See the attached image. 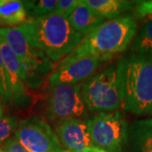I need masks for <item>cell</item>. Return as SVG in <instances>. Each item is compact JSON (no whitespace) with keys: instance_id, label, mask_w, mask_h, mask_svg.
Masks as SVG:
<instances>
[{"instance_id":"1","label":"cell","mask_w":152,"mask_h":152,"mask_svg":"<svg viewBox=\"0 0 152 152\" xmlns=\"http://www.w3.org/2000/svg\"><path fill=\"white\" fill-rule=\"evenodd\" d=\"M136 33L137 23L130 15L107 20L82 38L75 50L61 60L58 66L91 56L97 57L103 62L109 61L129 48Z\"/></svg>"},{"instance_id":"2","label":"cell","mask_w":152,"mask_h":152,"mask_svg":"<svg viewBox=\"0 0 152 152\" xmlns=\"http://www.w3.org/2000/svg\"><path fill=\"white\" fill-rule=\"evenodd\" d=\"M19 26L29 42L42 51L53 63L61 61L73 52L83 38L67 18L57 13L27 18Z\"/></svg>"},{"instance_id":"3","label":"cell","mask_w":152,"mask_h":152,"mask_svg":"<svg viewBox=\"0 0 152 152\" xmlns=\"http://www.w3.org/2000/svg\"><path fill=\"white\" fill-rule=\"evenodd\" d=\"M118 66L121 109L138 116L152 114V57L130 53Z\"/></svg>"},{"instance_id":"4","label":"cell","mask_w":152,"mask_h":152,"mask_svg":"<svg viewBox=\"0 0 152 152\" xmlns=\"http://www.w3.org/2000/svg\"><path fill=\"white\" fill-rule=\"evenodd\" d=\"M0 37L17 56L26 86L37 89L42 86L54 69L53 62L29 42L20 26L0 27Z\"/></svg>"},{"instance_id":"5","label":"cell","mask_w":152,"mask_h":152,"mask_svg":"<svg viewBox=\"0 0 152 152\" xmlns=\"http://www.w3.org/2000/svg\"><path fill=\"white\" fill-rule=\"evenodd\" d=\"M81 94L90 112L118 111L122 106L118 62L86 80L82 84Z\"/></svg>"},{"instance_id":"6","label":"cell","mask_w":152,"mask_h":152,"mask_svg":"<svg viewBox=\"0 0 152 152\" xmlns=\"http://www.w3.org/2000/svg\"><path fill=\"white\" fill-rule=\"evenodd\" d=\"M94 147L108 152H121L129 140V127L118 111L100 113L87 119Z\"/></svg>"},{"instance_id":"7","label":"cell","mask_w":152,"mask_h":152,"mask_svg":"<svg viewBox=\"0 0 152 152\" xmlns=\"http://www.w3.org/2000/svg\"><path fill=\"white\" fill-rule=\"evenodd\" d=\"M81 87L82 84L49 85L46 100L48 120L56 124L68 119H85L87 109L82 97Z\"/></svg>"},{"instance_id":"8","label":"cell","mask_w":152,"mask_h":152,"mask_svg":"<svg viewBox=\"0 0 152 152\" xmlns=\"http://www.w3.org/2000/svg\"><path fill=\"white\" fill-rule=\"evenodd\" d=\"M14 133L15 139L29 152H60L64 150L51 126L37 117L18 122Z\"/></svg>"},{"instance_id":"9","label":"cell","mask_w":152,"mask_h":152,"mask_svg":"<svg viewBox=\"0 0 152 152\" xmlns=\"http://www.w3.org/2000/svg\"><path fill=\"white\" fill-rule=\"evenodd\" d=\"M54 132L60 145L68 152H85L94 147L87 119L75 118L54 124Z\"/></svg>"},{"instance_id":"10","label":"cell","mask_w":152,"mask_h":152,"mask_svg":"<svg viewBox=\"0 0 152 152\" xmlns=\"http://www.w3.org/2000/svg\"><path fill=\"white\" fill-rule=\"evenodd\" d=\"M0 49L10 83L12 102L18 107L26 108L31 103V96L27 91L25 76L17 56L5 41L0 37Z\"/></svg>"},{"instance_id":"11","label":"cell","mask_w":152,"mask_h":152,"mask_svg":"<svg viewBox=\"0 0 152 152\" xmlns=\"http://www.w3.org/2000/svg\"><path fill=\"white\" fill-rule=\"evenodd\" d=\"M103 63L97 57L82 58L64 66H57L49 76V85H77L96 75Z\"/></svg>"},{"instance_id":"12","label":"cell","mask_w":152,"mask_h":152,"mask_svg":"<svg viewBox=\"0 0 152 152\" xmlns=\"http://www.w3.org/2000/svg\"><path fill=\"white\" fill-rule=\"evenodd\" d=\"M67 19L74 30L80 33L83 37L106 21L105 19L98 15L87 5L84 0H80V4Z\"/></svg>"},{"instance_id":"13","label":"cell","mask_w":152,"mask_h":152,"mask_svg":"<svg viewBox=\"0 0 152 152\" xmlns=\"http://www.w3.org/2000/svg\"><path fill=\"white\" fill-rule=\"evenodd\" d=\"M134 152H152V118L134 122L129 129Z\"/></svg>"},{"instance_id":"14","label":"cell","mask_w":152,"mask_h":152,"mask_svg":"<svg viewBox=\"0 0 152 152\" xmlns=\"http://www.w3.org/2000/svg\"><path fill=\"white\" fill-rule=\"evenodd\" d=\"M27 20L23 1L0 0V26L16 27Z\"/></svg>"},{"instance_id":"15","label":"cell","mask_w":152,"mask_h":152,"mask_svg":"<svg viewBox=\"0 0 152 152\" xmlns=\"http://www.w3.org/2000/svg\"><path fill=\"white\" fill-rule=\"evenodd\" d=\"M95 13L105 20H112L119 18L130 10L133 2L125 0H84Z\"/></svg>"},{"instance_id":"16","label":"cell","mask_w":152,"mask_h":152,"mask_svg":"<svg viewBox=\"0 0 152 152\" xmlns=\"http://www.w3.org/2000/svg\"><path fill=\"white\" fill-rule=\"evenodd\" d=\"M130 53L152 57V20L146 22L136 34L131 43Z\"/></svg>"},{"instance_id":"17","label":"cell","mask_w":152,"mask_h":152,"mask_svg":"<svg viewBox=\"0 0 152 152\" xmlns=\"http://www.w3.org/2000/svg\"><path fill=\"white\" fill-rule=\"evenodd\" d=\"M29 18L48 15L56 12L58 0L23 1Z\"/></svg>"},{"instance_id":"18","label":"cell","mask_w":152,"mask_h":152,"mask_svg":"<svg viewBox=\"0 0 152 152\" xmlns=\"http://www.w3.org/2000/svg\"><path fill=\"white\" fill-rule=\"evenodd\" d=\"M17 124L18 120L15 116L0 118V146L4 145L10 139L11 134L15 130Z\"/></svg>"},{"instance_id":"19","label":"cell","mask_w":152,"mask_h":152,"mask_svg":"<svg viewBox=\"0 0 152 152\" xmlns=\"http://www.w3.org/2000/svg\"><path fill=\"white\" fill-rule=\"evenodd\" d=\"M0 98L7 102H12L11 91L8 80L7 71L3 59V55L0 49Z\"/></svg>"},{"instance_id":"20","label":"cell","mask_w":152,"mask_h":152,"mask_svg":"<svg viewBox=\"0 0 152 152\" xmlns=\"http://www.w3.org/2000/svg\"><path fill=\"white\" fill-rule=\"evenodd\" d=\"M80 3V0H58L55 13L68 18Z\"/></svg>"},{"instance_id":"21","label":"cell","mask_w":152,"mask_h":152,"mask_svg":"<svg viewBox=\"0 0 152 152\" xmlns=\"http://www.w3.org/2000/svg\"><path fill=\"white\" fill-rule=\"evenodd\" d=\"M3 150L5 152H29L22 146L15 138H10L4 143Z\"/></svg>"},{"instance_id":"22","label":"cell","mask_w":152,"mask_h":152,"mask_svg":"<svg viewBox=\"0 0 152 152\" xmlns=\"http://www.w3.org/2000/svg\"><path fill=\"white\" fill-rule=\"evenodd\" d=\"M136 10L142 16H145L146 15H152V0L139 2L136 7Z\"/></svg>"},{"instance_id":"23","label":"cell","mask_w":152,"mask_h":152,"mask_svg":"<svg viewBox=\"0 0 152 152\" xmlns=\"http://www.w3.org/2000/svg\"><path fill=\"white\" fill-rule=\"evenodd\" d=\"M85 152H108L107 151H104L102 149H100V148H97V147H93L91 149L88 150L86 151Z\"/></svg>"},{"instance_id":"24","label":"cell","mask_w":152,"mask_h":152,"mask_svg":"<svg viewBox=\"0 0 152 152\" xmlns=\"http://www.w3.org/2000/svg\"><path fill=\"white\" fill-rule=\"evenodd\" d=\"M1 115H2V110L0 108V118H1Z\"/></svg>"},{"instance_id":"25","label":"cell","mask_w":152,"mask_h":152,"mask_svg":"<svg viewBox=\"0 0 152 152\" xmlns=\"http://www.w3.org/2000/svg\"><path fill=\"white\" fill-rule=\"evenodd\" d=\"M0 152H5V151H4L3 149H0Z\"/></svg>"},{"instance_id":"26","label":"cell","mask_w":152,"mask_h":152,"mask_svg":"<svg viewBox=\"0 0 152 152\" xmlns=\"http://www.w3.org/2000/svg\"><path fill=\"white\" fill-rule=\"evenodd\" d=\"M60 152H68V151H64V150H63L62 151H60Z\"/></svg>"}]
</instances>
